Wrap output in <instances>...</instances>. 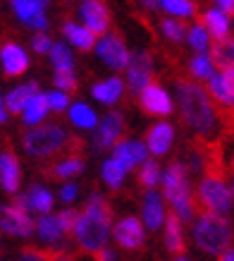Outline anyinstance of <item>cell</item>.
<instances>
[{"label": "cell", "instance_id": "51", "mask_svg": "<svg viewBox=\"0 0 234 261\" xmlns=\"http://www.w3.org/2000/svg\"><path fill=\"white\" fill-rule=\"evenodd\" d=\"M50 261H74L72 256H67V254H57V256H53Z\"/></svg>", "mask_w": 234, "mask_h": 261}, {"label": "cell", "instance_id": "3", "mask_svg": "<svg viewBox=\"0 0 234 261\" xmlns=\"http://www.w3.org/2000/svg\"><path fill=\"white\" fill-rule=\"evenodd\" d=\"M158 190L163 192L165 204L170 208V214L177 216L184 225H189L191 218L198 214V206H196V199H194L191 175H189L184 161L174 159V161H170V163H165Z\"/></svg>", "mask_w": 234, "mask_h": 261}, {"label": "cell", "instance_id": "49", "mask_svg": "<svg viewBox=\"0 0 234 261\" xmlns=\"http://www.w3.org/2000/svg\"><path fill=\"white\" fill-rule=\"evenodd\" d=\"M10 118H12V115H10V113H8V106H5V98H3V94H0V127H3V125H8V122H10Z\"/></svg>", "mask_w": 234, "mask_h": 261}, {"label": "cell", "instance_id": "50", "mask_svg": "<svg viewBox=\"0 0 234 261\" xmlns=\"http://www.w3.org/2000/svg\"><path fill=\"white\" fill-rule=\"evenodd\" d=\"M218 261H234V247L229 245L227 249H222V252L218 254Z\"/></svg>", "mask_w": 234, "mask_h": 261}, {"label": "cell", "instance_id": "38", "mask_svg": "<svg viewBox=\"0 0 234 261\" xmlns=\"http://www.w3.org/2000/svg\"><path fill=\"white\" fill-rule=\"evenodd\" d=\"M84 190H81V182L79 180H60L57 182V190H55V199L57 204L63 206H74L81 199Z\"/></svg>", "mask_w": 234, "mask_h": 261}, {"label": "cell", "instance_id": "47", "mask_svg": "<svg viewBox=\"0 0 234 261\" xmlns=\"http://www.w3.org/2000/svg\"><path fill=\"white\" fill-rule=\"evenodd\" d=\"M211 5L213 8H220L222 12L234 17V0H211Z\"/></svg>", "mask_w": 234, "mask_h": 261}, {"label": "cell", "instance_id": "54", "mask_svg": "<svg viewBox=\"0 0 234 261\" xmlns=\"http://www.w3.org/2000/svg\"><path fill=\"white\" fill-rule=\"evenodd\" d=\"M232 36H234V17H232Z\"/></svg>", "mask_w": 234, "mask_h": 261}, {"label": "cell", "instance_id": "36", "mask_svg": "<svg viewBox=\"0 0 234 261\" xmlns=\"http://www.w3.org/2000/svg\"><path fill=\"white\" fill-rule=\"evenodd\" d=\"M136 182L141 185V190H153V187H158L160 185V175H163V161L153 159V156H149V159L143 161L136 170Z\"/></svg>", "mask_w": 234, "mask_h": 261}, {"label": "cell", "instance_id": "45", "mask_svg": "<svg viewBox=\"0 0 234 261\" xmlns=\"http://www.w3.org/2000/svg\"><path fill=\"white\" fill-rule=\"evenodd\" d=\"M57 214V218H60V223H63V228L70 232L72 225H74V218H77V208L74 206H63L60 211H55Z\"/></svg>", "mask_w": 234, "mask_h": 261}, {"label": "cell", "instance_id": "27", "mask_svg": "<svg viewBox=\"0 0 234 261\" xmlns=\"http://www.w3.org/2000/svg\"><path fill=\"white\" fill-rule=\"evenodd\" d=\"M77 50L70 48L63 39L53 41V46L48 50V65L53 74H77Z\"/></svg>", "mask_w": 234, "mask_h": 261}, {"label": "cell", "instance_id": "41", "mask_svg": "<svg viewBox=\"0 0 234 261\" xmlns=\"http://www.w3.org/2000/svg\"><path fill=\"white\" fill-rule=\"evenodd\" d=\"M182 161H184V166H187V170H189V175H191V177H194V175L198 177V175H203L206 170H208V159H206L198 149L189 151Z\"/></svg>", "mask_w": 234, "mask_h": 261}, {"label": "cell", "instance_id": "2", "mask_svg": "<svg viewBox=\"0 0 234 261\" xmlns=\"http://www.w3.org/2000/svg\"><path fill=\"white\" fill-rule=\"evenodd\" d=\"M112 221H115V216H112V204L108 201V197L101 192H91L77 211L70 238L74 240L79 252L96 254L98 249L110 245Z\"/></svg>", "mask_w": 234, "mask_h": 261}, {"label": "cell", "instance_id": "26", "mask_svg": "<svg viewBox=\"0 0 234 261\" xmlns=\"http://www.w3.org/2000/svg\"><path fill=\"white\" fill-rule=\"evenodd\" d=\"M132 173L127 170L117 159H112L110 153H105L98 163V180L108 192H122L127 187Z\"/></svg>", "mask_w": 234, "mask_h": 261}, {"label": "cell", "instance_id": "28", "mask_svg": "<svg viewBox=\"0 0 234 261\" xmlns=\"http://www.w3.org/2000/svg\"><path fill=\"white\" fill-rule=\"evenodd\" d=\"M198 19H201L203 27L208 29V34L213 36V41H215V43L232 36V15L222 12L220 8L208 5L206 10H201V12H198Z\"/></svg>", "mask_w": 234, "mask_h": 261}, {"label": "cell", "instance_id": "22", "mask_svg": "<svg viewBox=\"0 0 234 261\" xmlns=\"http://www.w3.org/2000/svg\"><path fill=\"white\" fill-rule=\"evenodd\" d=\"M208 96L220 111H232L234 108V72L227 67H218L215 74L203 84Z\"/></svg>", "mask_w": 234, "mask_h": 261}, {"label": "cell", "instance_id": "31", "mask_svg": "<svg viewBox=\"0 0 234 261\" xmlns=\"http://www.w3.org/2000/svg\"><path fill=\"white\" fill-rule=\"evenodd\" d=\"M17 118L22 120L24 129H26V127H36V125H41V122H46V120L50 118V111H48V103H46V94H43V89H39V91H36L29 101L24 103V108L19 111V115H17Z\"/></svg>", "mask_w": 234, "mask_h": 261}, {"label": "cell", "instance_id": "13", "mask_svg": "<svg viewBox=\"0 0 234 261\" xmlns=\"http://www.w3.org/2000/svg\"><path fill=\"white\" fill-rule=\"evenodd\" d=\"M136 103H139V111L146 113L149 118H172L174 115V98L172 91L160 82H151L149 87H143L136 94Z\"/></svg>", "mask_w": 234, "mask_h": 261}, {"label": "cell", "instance_id": "37", "mask_svg": "<svg viewBox=\"0 0 234 261\" xmlns=\"http://www.w3.org/2000/svg\"><path fill=\"white\" fill-rule=\"evenodd\" d=\"M158 34L163 36L170 46H184V36H187V22L174 19V17L163 15L158 22Z\"/></svg>", "mask_w": 234, "mask_h": 261}, {"label": "cell", "instance_id": "46", "mask_svg": "<svg viewBox=\"0 0 234 261\" xmlns=\"http://www.w3.org/2000/svg\"><path fill=\"white\" fill-rule=\"evenodd\" d=\"M96 259H98V261H117V252L110 245H105L103 249H98V252H96Z\"/></svg>", "mask_w": 234, "mask_h": 261}, {"label": "cell", "instance_id": "18", "mask_svg": "<svg viewBox=\"0 0 234 261\" xmlns=\"http://www.w3.org/2000/svg\"><path fill=\"white\" fill-rule=\"evenodd\" d=\"M170 214V208L165 204V197L163 192L153 187V190H143L141 192V199H139V218L143 223V228L149 230V232H160L163 228L165 218Z\"/></svg>", "mask_w": 234, "mask_h": 261}, {"label": "cell", "instance_id": "25", "mask_svg": "<svg viewBox=\"0 0 234 261\" xmlns=\"http://www.w3.org/2000/svg\"><path fill=\"white\" fill-rule=\"evenodd\" d=\"M60 36L70 48H74L77 53H91V48L96 43V34L84 27L77 17H70V19H63L60 24Z\"/></svg>", "mask_w": 234, "mask_h": 261}, {"label": "cell", "instance_id": "55", "mask_svg": "<svg viewBox=\"0 0 234 261\" xmlns=\"http://www.w3.org/2000/svg\"><path fill=\"white\" fill-rule=\"evenodd\" d=\"M65 3H74V0H65Z\"/></svg>", "mask_w": 234, "mask_h": 261}, {"label": "cell", "instance_id": "21", "mask_svg": "<svg viewBox=\"0 0 234 261\" xmlns=\"http://www.w3.org/2000/svg\"><path fill=\"white\" fill-rule=\"evenodd\" d=\"M22 182H24V168L22 161L17 156L15 149H0V190L3 194L8 197H15L17 192L22 190Z\"/></svg>", "mask_w": 234, "mask_h": 261}, {"label": "cell", "instance_id": "6", "mask_svg": "<svg viewBox=\"0 0 234 261\" xmlns=\"http://www.w3.org/2000/svg\"><path fill=\"white\" fill-rule=\"evenodd\" d=\"M194 199L198 211H211L220 216H229L234 211V194L229 180L218 170H206L196 177Z\"/></svg>", "mask_w": 234, "mask_h": 261}, {"label": "cell", "instance_id": "39", "mask_svg": "<svg viewBox=\"0 0 234 261\" xmlns=\"http://www.w3.org/2000/svg\"><path fill=\"white\" fill-rule=\"evenodd\" d=\"M43 94H46V103H48L50 115H65V111L70 108L72 98H74L72 94L63 91V89H55V87H50L48 91H43Z\"/></svg>", "mask_w": 234, "mask_h": 261}, {"label": "cell", "instance_id": "53", "mask_svg": "<svg viewBox=\"0 0 234 261\" xmlns=\"http://www.w3.org/2000/svg\"><path fill=\"white\" fill-rule=\"evenodd\" d=\"M229 187H232V194H234V175H232V180H229Z\"/></svg>", "mask_w": 234, "mask_h": 261}, {"label": "cell", "instance_id": "19", "mask_svg": "<svg viewBox=\"0 0 234 261\" xmlns=\"http://www.w3.org/2000/svg\"><path fill=\"white\" fill-rule=\"evenodd\" d=\"M74 3H77V19L96 36L112 29V10L108 0H74Z\"/></svg>", "mask_w": 234, "mask_h": 261}, {"label": "cell", "instance_id": "15", "mask_svg": "<svg viewBox=\"0 0 234 261\" xmlns=\"http://www.w3.org/2000/svg\"><path fill=\"white\" fill-rule=\"evenodd\" d=\"M19 208H24L26 214L32 216H41V214H50L55 211V206H57V199H55V190L46 182H32L26 190H19L12 197Z\"/></svg>", "mask_w": 234, "mask_h": 261}, {"label": "cell", "instance_id": "24", "mask_svg": "<svg viewBox=\"0 0 234 261\" xmlns=\"http://www.w3.org/2000/svg\"><path fill=\"white\" fill-rule=\"evenodd\" d=\"M65 118H67V125H70L74 132L89 135V132L98 125L101 113L96 108V103L86 101V98H72L70 108L65 111Z\"/></svg>", "mask_w": 234, "mask_h": 261}, {"label": "cell", "instance_id": "30", "mask_svg": "<svg viewBox=\"0 0 234 261\" xmlns=\"http://www.w3.org/2000/svg\"><path fill=\"white\" fill-rule=\"evenodd\" d=\"M86 173V159L81 153H60L50 166V175L55 180H79Z\"/></svg>", "mask_w": 234, "mask_h": 261}, {"label": "cell", "instance_id": "16", "mask_svg": "<svg viewBox=\"0 0 234 261\" xmlns=\"http://www.w3.org/2000/svg\"><path fill=\"white\" fill-rule=\"evenodd\" d=\"M32 70V50L19 41H3L0 43V72L8 80H19Z\"/></svg>", "mask_w": 234, "mask_h": 261}, {"label": "cell", "instance_id": "40", "mask_svg": "<svg viewBox=\"0 0 234 261\" xmlns=\"http://www.w3.org/2000/svg\"><path fill=\"white\" fill-rule=\"evenodd\" d=\"M213 58H215V63L218 67H227V70L234 72V36L225 41H218V43H213Z\"/></svg>", "mask_w": 234, "mask_h": 261}, {"label": "cell", "instance_id": "34", "mask_svg": "<svg viewBox=\"0 0 234 261\" xmlns=\"http://www.w3.org/2000/svg\"><path fill=\"white\" fill-rule=\"evenodd\" d=\"M213 36L208 29L203 27L201 19H191L187 22V36H184V46L189 48V53H211L213 50Z\"/></svg>", "mask_w": 234, "mask_h": 261}, {"label": "cell", "instance_id": "20", "mask_svg": "<svg viewBox=\"0 0 234 261\" xmlns=\"http://www.w3.org/2000/svg\"><path fill=\"white\" fill-rule=\"evenodd\" d=\"M34 238L39 240L43 247H48V249H57V247H65L70 232L63 228L57 214L50 211V214L34 216Z\"/></svg>", "mask_w": 234, "mask_h": 261}, {"label": "cell", "instance_id": "44", "mask_svg": "<svg viewBox=\"0 0 234 261\" xmlns=\"http://www.w3.org/2000/svg\"><path fill=\"white\" fill-rule=\"evenodd\" d=\"M17 261H50V256H48L43 249H36V247H24L22 252H19V256H17Z\"/></svg>", "mask_w": 234, "mask_h": 261}, {"label": "cell", "instance_id": "11", "mask_svg": "<svg viewBox=\"0 0 234 261\" xmlns=\"http://www.w3.org/2000/svg\"><path fill=\"white\" fill-rule=\"evenodd\" d=\"M53 0H10V12L29 32H50Z\"/></svg>", "mask_w": 234, "mask_h": 261}, {"label": "cell", "instance_id": "43", "mask_svg": "<svg viewBox=\"0 0 234 261\" xmlns=\"http://www.w3.org/2000/svg\"><path fill=\"white\" fill-rule=\"evenodd\" d=\"M53 87L74 96V91L79 89V74H53Z\"/></svg>", "mask_w": 234, "mask_h": 261}, {"label": "cell", "instance_id": "32", "mask_svg": "<svg viewBox=\"0 0 234 261\" xmlns=\"http://www.w3.org/2000/svg\"><path fill=\"white\" fill-rule=\"evenodd\" d=\"M41 89V84L36 80H26V82H19V84H15V87H10L5 94H3V98H5V106H8V113L12 115V118H17L19 115V111L24 108V103L29 101L36 91Z\"/></svg>", "mask_w": 234, "mask_h": 261}, {"label": "cell", "instance_id": "12", "mask_svg": "<svg viewBox=\"0 0 234 261\" xmlns=\"http://www.w3.org/2000/svg\"><path fill=\"white\" fill-rule=\"evenodd\" d=\"M149 240V230L143 228V223L136 214H125L112 221L110 230V242H115L117 249L122 252H136L146 245Z\"/></svg>", "mask_w": 234, "mask_h": 261}, {"label": "cell", "instance_id": "52", "mask_svg": "<svg viewBox=\"0 0 234 261\" xmlns=\"http://www.w3.org/2000/svg\"><path fill=\"white\" fill-rule=\"evenodd\" d=\"M172 261H191V259H189V256H184V254H177Z\"/></svg>", "mask_w": 234, "mask_h": 261}, {"label": "cell", "instance_id": "23", "mask_svg": "<svg viewBox=\"0 0 234 261\" xmlns=\"http://www.w3.org/2000/svg\"><path fill=\"white\" fill-rule=\"evenodd\" d=\"M110 156L120 161L129 173H134L143 161L149 159V149H146V144H143L141 137L125 135L122 139H117V144L110 149Z\"/></svg>", "mask_w": 234, "mask_h": 261}, {"label": "cell", "instance_id": "8", "mask_svg": "<svg viewBox=\"0 0 234 261\" xmlns=\"http://www.w3.org/2000/svg\"><path fill=\"white\" fill-rule=\"evenodd\" d=\"M91 53H94V58L98 60L101 67H105L108 72H120L122 74L127 60L132 56V48H129V43L125 41L122 34L110 29V32L96 36V43L91 48Z\"/></svg>", "mask_w": 234, "mask_h": 261}, {"label": "cell", "instance_id": "48", "mask_svg": "<svg viewBox=\"0 0 234 261\" xmlns=\"http://www.w3.org/2000/svg\"><path fill=\"white\" fill-rule=\"evenodd\" d=\"M136 5L143 12H158V0H136Z\"/></svg>", "mask_w": 234, "mask_h": 261}, {"label": "cell", "instance_id": "14", "mask_svg": "<svg viewBox=\"0 0 234 261\" xmlns=\"http://www.w3.org/2000/svg\"><path fill=\"white\" fill-rule=\"evenodd\" d=\"M127 84L125 77L120 72H110L101 80H96L91 87H89V101L96 103V106H103L105 111L108 108H117L120 103L127 98Z\"/></svg>", "mask_w": 234, "mask_h": 261}, {"label": "cell", "instance_id": "17", "mask_svg": "<svg viewBox=\"0 0 234 261\" xmlns=\"http://www.w3.org/2000/svg\"><path fill=\"white\" fill-rule=\"evenodd\" d=\"M0 232L17 240L34 238V216L19 208L15 201H0Z\"/></svg>", "mask_w": 234, "mask_h": 261}, {"label": "cell", "instance_id": "7", "mask_svg": "<svg viewBox=\"0 0 234 261\" xmlns=\"http://www.w3.org/2000/svg\"><path fill=\"white\" fill-rule=\"evenodd\" d=\"M127 135V115L120 108H108L101 113L98 125L89 132V149L94 156H105L110 149L117 144V139H122Z\"/></svg>", "mask_w": 234, "mask_h": 261}, {"label": "cell", "instance_id": "42", "mask_svg": "<svg viewBox=\"0 0 234 261\" xmlns=\"http://www.w3.org/2000/svg\"><path fill=\"white\" fill-rule=\"evenodd\" d=\"M53 36H50V32H34L32 34V41H29V50H32L34 56H48V50H50V46H53Z\"/></svg>", "mask_w": 234, "mask_h": 261}, {"label": "cell", "instance_id": "4", "mask_svg": "<svg viewBox=\"0 0 234 261\" xmlns=\"http://www.w3.org/2000/svg\"><path fill=\"white\" fill-rule=\"evenodd\" d=\"M72 132L63 122L46 120L36 127H26L22 137V151L34 161H48L57 159L60 153L72 149Z\"/></svg>", "mask_w": 234, "mask_h": 261}, {"label": "cell", "instance_id": "5", "mask_svg": "<svg viewBox=\"0 0 234 261\" xmlns=\"http://www.w3.org/2000/svg\"><path fill=\"white\" fill-rule=\"evenodd\" d=\"M189 235H191V242L201 254L218 256L222 249L232 245L234 225L229 221V216L198 211L189 223Z\"/></svg>", "mask_w": 234, "mask_h": 261}, {"label": "cell", "instance_id": "29", "mask_svg": "<svg viewBox=\"0 0 234 261\" xmlns=\"http://www.w3.org/2000/svg\"><path fill=\"white\" fill-rule=\"evenodd\" d=\"M160 238H163L165 249H167L172 256L184 254V249H187V225H184L177 216L167 214L163 228H160Z\"/></svg>", "mask_w": 234, "mask_h": 261}, {"label": "cell", "instance_id": "9", "mask_svg": "<svg viewBox=\"0 0 234 261\" xmlns=\"http://www.w3.org/2000/svg\"><path fill=\"white\" fill-rule=\"evenodd\" d=\"M122 77H125L127 91L136 96L143 87H149L151 82H156V77H158L156 56L151 53L149 48H136V50H132V56L127 60L125 70H122Z\"/></svg>", "mask_w": 234, "mask_h": 261}, {"label": "cell", "instance_id": "35", "mask_svg": "<svg viewBox=\"0 0 234 261\" xmlns=\"http://www.w3.org/2000/svg\"><path fill=\"white\" fill-rule=\"evenodd\" d=\"M158 12L182 19V22H191L198 17V3L196 0H158Z\"/></svg>", "mask_w": 234, "mask_h": 261}, {"label": "cell", "instance_id": "33", "mask_svg": "<svg viewBox=\"0 0 234 261\" xmlns=\"http://www.w3.org/2000/svg\"><path fill=\"white\" fill-rule=\"evenodd\" d=\"M184 67H187V77H189V80L206 84V82H208L213 74H215V70H218V63H215L213 53H191V56L187 58Z\"/></svg>", "mask_w": 234, "mask_h": 261}, {"label": "cell", "instance_id": "10", "mask_svg": "<svg viewBox=\"0 0 234 261\" xmlns=\"http://www.w3.org/2000/svg\"><path fill=\"white\" fill-rule=\"evenodd\" d=\"M141 139H143L146 149H149V156H153L158 161H165L174 151V146H177L180 129H177V125L170 118H160L151 122Z\"/></svg>", "mask_w": 234, "mask_h": 261}, {"label": "cell", "instance_id": "1", "mask_svg": "<svg viewBox=\"0 0 234 261\" xmlns=\"http://www.w3.org/2000/svg\"><path fill=\"white\" fill-rule=\"evenodd\" d=\"M170 91L174 98V113L182 125L189 129V135L196 137L198 142H215L222 135L220 108L213 103L201 82L189 80L184 74L174 80V87Z\"/></svg>", "mask_w": 234, "mask_h": 261}]
</instances>
